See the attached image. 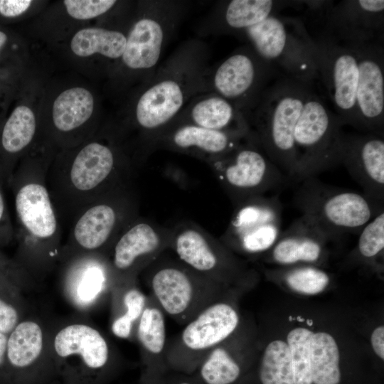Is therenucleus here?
Here are the masks:
<instances>
[{
	"label": "nucleus",
	"mask_w": 384,
	"mask_h": 384,
	"mask_svg": "<svg viewBox=\"0 0 384 384\" xmlns=\"http://www.w3.org/2000/svg\"><path fill=\"white\" fill-rule=\"evenodd\" d=\"M34 3L31 0H0V21L19 19L31 10Z\"/></svg>",
	"instance_id": "41"
},
{
	"label": "nucleus",
	"mask_w": 384,
	"mask_h": 384,
	"mask_svg": "<svg viewBox=\"0 0 384 384\" xmlns=\"http://www.w3.org/2000/svg\"><path fill=\"white\" fill-rule=\"evenodd\" d=\"M4 212V202L2 195L0 192V222L3 218Z\"/></svg>",
	"instance_id": "45"
},
{
	"label": "nucleus",
	"mask_w": 384,
	"mask_h": 384,
	"mask_svg": "<svg viewBox=\"0 0 384 384\" xmlns=\"http://www.w3.org/2000/svg\"><path fill=\"white\" fill-rule=\"evenodd\" d=\"M165 384H204L196 374L181 373L173 378L170 381L165 380Z\"/></svg>",
	"instance_id": "44"
},
{
	"label": "nucleus",
	"mask_w": 384,
	"mask_h": 384,
	"mask_svg": "<svg viewBox=\"0 0 384 384\" xmlns=\"http://www.w3.org/2000/svg\"><path fill=\"white\" fill-rule=\"evenodd\" d=\"M331 239L309 217L302 215L282 231L269 250L270 257L285 266L314 264L324 255L326 242Z\"/></svg>",
	"instance_id": "21"
},
{
	"label": "nucleus",
	"mask_w": 384,
	"mask_h": 384,
	"mask_svg": "<svg viewBox=\"0 0 384 384\" xmlns=\"http://www.w3.org/2000/svg\"><path fill=\"white\" fill-rule=\"evenodd\" d=\"M9 384H48L55 378L51 336L37 319L23 318L8 334Z\"/></svg>",
	"instance_id": "13"
},
{
	"label": "nucleus",
	"mask_w": 384,
	"mask_h": 384,
	"mask_svg": "<svg viewBox=\"0 0 384 384\" xmlns=\"http://www.w3.org/2000/svg\"><path fill=\"white\" fill-rule=\"evenodd\" d=\"M114 0H65L67 14L78 21L92 20L110 13L119 4Z\"/></svg>",
	"instance_id": "40"
},
{
	"label": "nucleus",
	"mask_w": 384,
	"mask_h": 384,
	"mask_svg": "<svg viewBox=\"0 0 384 384\" xmlns=\"http://www.w3.org/2000/svg\"><path fill=\"white\" fill-rule=\"evenodd\" d=\"M16 210L28 234L39 241L49 240L57 230V220L46 188L38 182H30L18 191Z\"/></svg>",
	"instance_id": "26"
},
{
	"label": "nucleus",
	"mask_w": 384,
	"mask_h": 384,
	"mask_svg": "<svg viewBox=\"0 0 384 384\" xmlns=\"http://www.w3.org/2000/svg\"><path fill=\"white\" fill-rule=\"evenodd\" d=\"M171 229L169 248L194 271L219 284L247 274L231 250L198 224L182 220Z\"/></svg>",
	"instance_id": "12"
},
{
	"label": "nucleus",
	"mask_w": 384,
	"mask_h": 384,
	"mask_svg": "<svg viewBox=\"0 0 384 384\" xmlns=\"http://www.w3.org/2000/svg\"><path fill=\"white\" fill-rule=\"evenodd\" d=\"M280 75L246 45L210 67L208 92L222 96L245 116L265 90Z\"/></svg>",
	"instance_id": "9"
},
{
	"label": "nucleus",
	"mask_w": 384,
	"mask_h": 384,
	"mask_svg": "<svg viewBox=\"0 0 384 384\" xmlns=\"http://www.w3.org/2000/svg\"><path fill=\"white\" fill-rule=\"evenodd\" d=\"M339 351L335 339L325 332L314 334L311 343L313 384H339Z\"/></svg>",
	"instance_id": "32"
},
{
	"label": "nucleus",
	"mask_w": 384,
	"mask_h": 384,
	"mask_svg": "<svg viewBox=\"0 0 384 384\" xmlns=\"http://www.w3.org/2000/svg\"><path fill=\"white\" fill-rule=\"evenodd\" d=\"M259 378L262 384H294L290 351L286 342L275 340L267 346Z\"/></svg>",
	"instance_id": "36"
},
{
	"label": "nucleus",
	"mask_w": 384,
	"mask_h": 384,
	"mask_svg": "<svg viewBox=\"0 0 384 384\" xmlns=\"http://www.w3.org/2000/svg\"><path fill=\"white\" fill-rule=\"evenodd\" d=\"M55 377L61 384H107L116 364L107 340L94 326L72 323L51 336Z\"/></svg>",
	"instance_id": "7"
},
{
	"label": "nucleus",
	"mask_w": 384,
	"mask_h": 384,
	"mask_svg": "<svg viewBox=\"0 0 384 384\" xmlns=\"http://www.w3.org/2000/svg\"><path fill=\"white\" fill-rule=\"evenodd\" d=\"M129 203L124 198L113 199L97 203L87 210L74 228V238L78 245L90 251L105 245L130 219Z\"/></svg>",
	"instance_id": "24"
},
{
	"label": "nucleus",
	"mask_w": 384,
	"mask_h": 384,
	"mask_svg": "<svg viewBox=\"0 0 384 384\" xmlns=\"http://www.w3.org/2000/svg\"><path fill=\"white\" fill-rule=\"evenodd\" d=\"M253 134L212 130L191 124L169 127L156 139L153 151L164 149L197 158L206 163L220 158L255 139Z\"/></svg>",
	"instance_id": "19"
},
{
	"label": "nucleus",
	"mask_w": 384,
	"mask_h": 384,
	"mask_svg": "<svg viewBox=\"0 0 384 384\" xmlns=\"http://www.w3.org/2000/svg\"><path fill=\"white\" fill-rule=\"evenodd\" d=\"M6 101L0 95V106L4 107L1 103L6 102Z\"/></svg>",
	"instance_id": "46"
},
{
	"label": "nucleus",
	"mask_w": 384,
	"mask_h": 384,
	"mask_svg": "<svg viewBox=\"0 0 384 384\" xmlns=\"http://www.w3.org/2000/svg\"><path fill=\"white\" fill-rule=\"evenodd\" d=\"M319 20L320 35L349 43L384 41V1H323L310 18Z\"/></svg>",
	"instance_id": "15"
},
{
	"label": "nucleus",
	"mask_w": 384,
	"mask_h": 384,
	"mask_svg": "<svg viewBox=\"0 0 384 384\" xmlns=\"http://www.w3.org/2000/svg\"><path fill=\"white\" fill-rule=\"evenodd\" d=\"M37 129L35 110L26 100L18 101L5 119L0 135L2 150L14 155L31 143Z\"/></svg>",
	"instance_id": "30"
},
{
	"label": "nucleus",
	"mask_w": 384,
	"mask_h": 384,
	"mask_svg": "<svg viewBox=\"0 0 384 384\" xmlns=\"http://www.w3.org/2000/svg\"><path fill=\"white\" fill-rule=\"evenodd\" d=\"M171 229L140 218L129 223L117 239L111 272L114 287L134 282L136 274L147 267L170 247Z\"/></svg>",
	"instance_id": "16"
},
{
	"label": "nucleus",
	"mask_w": 384,
	"mask_h": 384,
	"mask_svg": "<svg viewBox=\"0 0 384 384\" xmlns=\"http://www.w3.org/2000/svg\"><path fill=\"white\" fill-rule=\"evenodd\" d=\"M114 144L93 141L85 145L75 156L70 180L78 191H92L103 185L118 171L122 159Z\"/></svg>",
	"instance_id": "25"
},
{
	"label": "nucleus",
	"mask_w": 384,
	"mask_h": 384,
	"mask_svg": "<svg viewBox=\"0 0 384 384\" xmlns=\"http://www.w3.org/2000/svg\"><path fill=\"white\" fill-rule=\"evenodd\" d=\"M128 26L129 24L124 28L84 27L71 38L70 49L79 58L96 57L104 60L109 67L110 75L124 53Z\"/></svg>",
	"instance_id": "27"
},
{
	"label": "nucleus",
	"mask_w": 384,
	"mask_h": 384,
	"mask_svg": "<svg viewBox=\"0 0 384 384\" xmlns=\"http://www.w3.org/2000/svg\"><path fill=\"white\" fill-rule=\"evenodd\" d=\"M314 333L299 327L289 331L287 345L289 348L294 384H313L311 370V343Z\"/></svg>",
	"instance_id": "37"
},
{
	"label": "nucleus",
	"mask_w": 384,
	"mask_h": 384,
	"mask_svg": "<svg viewBox=\"0 0 384 384\" xmlns=\"http://www.w3.org/2000/svg\"><path fill=\"white\" fill-rule=\"evenodd\" d=\"M313 39L317 48L318 80L343 125L358 129V60L354 46L322 35Z\"/></svg>",
	"instance_id": "10"
},
{
	"label": "nucleus",
	"mask_w": 384,
	"mask_h": 384,
	"mask_svg": "<svg viewBox=\"0 0 384 384\" xmlns=\"http://www.w3.org/2000/svg\"><path fill=\"white\" fill-rule=\"evenodd\" d=\"M343 124L331 110L315 85L309 87L294 133L293 181L316 177L340 164Z\"/></svg>",
	"instance_id": "6"
},
{
	"label": "nucleus",
	"mask_w": 384,
	"mask_h": 384,
	"mask_svg": "<svg viewBox=\"0 0 384 384\" xmlns=\"http://www.w3.org/2000/svg\"><path fill=\"white\" fill-rule=\"evenodd\" d=\"M311 86L280 75L245 116L261 149L290 181L295 174L294 129Z\"/></svg>",
	"instance_id": "3"
},
{
	"label": "nucleus",
	"mask_w": 384,
	"mask_h": 384,
	"mask_svg": "<svg viewBox=\"0 0 384 384\" xmlns=\"http://www.w3.org/2000/svg\"><path fill=\"white\" fill-rule=\"evenodd\" d=\"M283 280L292 290L305 294L323 292L330 277L324 270L311 265L294 267L283 273Z\"/></svg>",
	"instance_id": "38"
},
{
	"label": "nucleus",
	"mask_w": 384,
	"mask_h": 384,
	"mask_svg": "<svg viewBox=\"0 0 384 384\" xmlns=\"http://www.w3.org/2000/svg\"><path fill=\"white\" fill-rule=\"evenodd\" d=\"M300 183L293 197L295 207L331 238L359 233L369 221L384 211V202L363 193L334 186L316 177Z\"/></svg>",
	"instance_id": "5"
},
{
	"label": "nucleus",
	"mask_w": 384,
	"mask_h": 384,
	"mask_svg": "<svg viewBox=\"0 0 384 384\" xmlns=\"http://www.w3.org/2000/svg\"><path fill=\"white\" fill-rule=\"evenodd\" d=\"M107 283V273L101 262L86 259L68 272L63 284L64 294L76 309L87 311L99 302Z\"/></svg>",
	"instance_id": "28"
},
{
	"label": "nucleus",
	"mask_w": 384,
	"mask_h": 384,
	"mask_svg": "<svg viewBox=\"0 0 384 384\" xmlns=\"http://www.w3.org/2000/svg\"><path fill=\"white\" fill-rule=\"evenodd\" d=\"M241 373L239 363L219 344L205 356L194 374L204 384H233Z\"/></svg>",
	"instance_id": "35"
},
{
	"label": "nucleus",
	"mask_w": 384,
	"mask_h": 384,
	"mask_svg": "<svg viewBox=\"0 0 384 384\" xmlns=\"http://www.w3.org/2000/svg\"><path fill=\"white\" fill-rule=\"evenodd\" d=\"M235 36L281 75L315 85L317 48L300 17L273 14Z\"/></svg>",
	"instance_id": "4"
},
{
	"label": "nucleus",
	"mask_w": 384,
	"mask_h": 384,
	"mask_svg": "<svg viewBox=\"0 0 384 384\" xmlns=\"http://www.w3.org/2000/svg\"><path fill=\"white\" fill-rule=\"evenodd\" d=\"M371 344L374 352L382 360L384 359V327L380 326L374 329L371 335Z\"/></svg>",
	"instance_id": "43"
},
{
	"label": "nucleus",
	"mask_w": 384,
	"mask_h": 384,
	"mask_svg": "<svg viewBox=\"0 0 384 384\" xmlns=\"http://www.w3.org/2000/svg\"><path fill=\"white\" fill-rule=\"evenodd\" d=\"M16 270L0 262V332L9 334L23 319L25 283Z\"/></svg>",
	"instance_id": "31"
},
{
	"label": "nucleus",
	"mask_w": 384,
	"mask_h": 384,
	"mask_svg": "<svg viewBox=\"0 0 384 384\" xmlns=\"http://www.w3.org/2000/svg\"><path fill=\"white\" fill-rule=\"evenodd\" d=\"M147 267L149 284L160 308L176 319H186L192 315L201 306L203 294H210L219 284L178 258L164 260L159 256Z\"/></svg>",
	"instance_id": "14"
},
{
	"label": "nucleus",
	"mask_w": 384,
	"mask_h": 384,
	"mask_svg": "<svg viewBox=\"0 0 384 384\" xmlns=\"http://www.w3.org/2000/svg\"><path fill=\"white\" fill-rule=\"evenodd\" d=\"M239 316L230 304L215 302L201 310L181 332V346L194 354L196 370L206 354L220 344L236 329ZM196 372V371H195Z\"/></svg>",
	"instance_id": "20"
},
{
	"label": "nucleus",
	"mask_w": 384,
	"mask_h": 384,
	"mask_svg": "<svg viewBox=\"0 0 384 384\" xmlns=\"http://www.w3.org/2000/svg\"><path fill=\"white\" fill-rule=\"evenodd\" d=\"M207 164L234 206L249 198L265 195L289 180L255 138Z\"/></svg>",
	"instance_id": "8"
},
{
	"label": "nucleus",
	"mask_w": 384,
	"mask_h": 384,
	"mask_svg": "<svg viewBox=\"0 0 384 384\" xmlns=\"http://www.w3.org/2000/svg\"><path fill=\"white\" fill-rule=\"evenodd\" d=\"M96 110L92 92L82 86L64 89L55 97L51 106V121L60 132L70 133L84 126Z\"/></svg>",
	"instance_id": "29"
},
{
	"label": "nucleus",
	"mask_w": 384,
	"mask_h": 384,
	"mask_svg": "<svg viewBox=\"0 0 384 384\" xmlns=\"http://www.w3.org/2000/svg\"><path fill=\"white\" fill-rule=\"evenodd\" d=\"M209 56L204 42L185 41L137 87L127 105L126 124L137 132L144 154L193 98L208 92Z\"/></svg>",
	"instance_id": "1"
},
{
	"label": "nucleus",
	"mask_w": 384,
	"mask_h": 384,
	"mask_svg": "<svg viewBox=\"0 0 384 384\" xmlns=\"http://www.w3.org/2000/svg\"><path fill=\"white\" fill-rule=\"evenodd\" d=\"M340 164L346 167L365 195L384 202L383 133L359 134L343 132Z\"/></svg>",
	"instance_id": "18"
},
{
	"label": "nucleus",
	"mask_w": 384,
	"mask_h": 384,
	"mask_svg": "<svg viewBox=\"0 0 384 384\" xmlns=\"http://www.w3.org/2000/svg\"><path fill=\"white\" fill-rule=\"evenodd\" d=\"M294 1L231 0L217 4L202 26L201 33L231 34L253 26L271 15L294 8Z\"/></svg>",
	"instance_id": "22"
},
{
	"label": "nucleus",
	"mask_w": 384,
	"mask_h": 384,
	"mask_svg": "<svg viewBox=\"0 0 384 384\" xmlns=\"http://www.w3.org/2000/svg\"><path fill=\"white\" fill-rule=\"evenodd\" d=\"M384 249V211L369 221L360 231L356 250L363 259L370 260Z\"/></svg>",
	"instance_id": "39"
},
{
	"label": "nucleus",
	"mask_w": 384,
	"mask_h": 384,
	"mask_svg": "<svg viewBox=\"0 0 384 384\" xmlns=\"http://www.w3.org/2000/svg\"><path fill=\"white\" fill-rule=\"evenodd\" d=\"M23 62L18 37L0 26V95L6 101L13 96L19 85Z\"/></svg>",
	"instance_id": "34"
},
{
	"label": "nucleus",
	"mask_w": 384,
	"mask_h": 384,
	"mask_svg": "<svg viewBox=\"0 0 384 384\" xmlns=\"http://www.w3.org/2000/svg\"><path fill=\"white\" fill-rule=\"evenodd\" d=\"M132 283L115 286L114 289L117 302L111 331L114 336L122 339L131 336L147 303L144 293Z\"/></svg>",
	"instance_id": "33"
},
{
	"label": "nucleus",
	"mask_w": 384,
	"mask_h": 384,
	"mask_svg": "<svg viewBox=\"0 0 384 384\" xmlns=\"http://www.w3.org/2000/svg\"><path fill=\"white\" fill-rule=\"evenodd\" d=\"M7 337L8 334L0 332V384H9L6 361Z\"/></svg>",
	"instance_id": "42"
},
{
	"label": "nucleus",
	"mask_w": 384,
	"mask_h": 384,
	"mask_svg": "<svg viewBox=\"0 0 384 384\" xmlns=\"http://www.w3.org/2000/svg\"><path fill=\"white\" fill-rule=\"evenodd\" d=\"M188 9V2L141 1L136 4L127 31L124 53L110 76L116 84L138 86L157 69L161 57Z\"/></svg>",
	"instance_id": "2"
},
{
	"label": "nucleus",
	"mask_w": 384,
	"mask_h": 384,
	"mask_svg": "<svg viewBox=\"0 0 384 384\" xmlns=\"http://www.w3.org/2000/svg\"><path fill=\"white\" fill-rule=\"evenodd\" d=\"M358 60L356 110L358 129L383 133L384 47L382 42L352 43Z\"/></svg>",
	"instance_id": "17"
},
{
	"label": "nucleus",
	"mask_w": 384,
	"mask_h": 384,
	"mask_svg": "<svg viewBox=\"0 0 384 384\" xmlns=\"http://www.w3.org/2000/svg\"><path fill=\"white\" fill-rule=\"evenodd\" d=\"M235 206L220 240L231 251L258 255L269 251L282 233V204L277 195L249 198Z\"/></svg>",
	"instance_id": "11"
},
{
	"label": "nucleus",
	"mask_w": 384,
	"mask_h": 384,
	"mask_svg": "<svg viewBox=\"0 0 384 384\" xmlns=\"http://www.w3.org/2000/svg\"><path fill=\"white\" fill-rule=\"evenodd\" d=\"M179 124H191L212 130L243 135L252 134L242 112L228 100L215 92L196 96L168 127Z\"/></svg>",
	"instance_id": "23"
}]
</instances>
